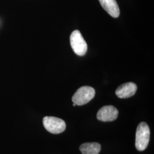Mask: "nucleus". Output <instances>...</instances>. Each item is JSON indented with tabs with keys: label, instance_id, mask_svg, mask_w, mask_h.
<instances>
[{
	"label": "nucleus",
	"instance_id": "obj_4",
	"mask_svg": "<svg viewBox=\"0 0 154 154\" xmlns=\"http://www.w3.org/2000/svg\"><path fill=\"white\" fill-rule=\"evenodd\" d=\"M45 129L53 134H59L66 130V123L62 119L54 116H45L43 119Z\"/></svg>",
	"mask_w": 154,
	"mask_h": 154
},
{
	"label": "nucleus",
	"instance_id": "obj_8",
	"mask_svg": "<svg viewBox=\"0 0 154 154\" xmlns=\"http://www.w3.org/2000/svg\"><path fill=\"white\" fill-rule=\"evenodd\" d=\"M79 149L82 154H99L101 146L97 142L83 143L80 146Z\"/></svg>",
	"mask_w": 154,
	"mask_h": 154
},
{
	"label": "nucleus",
	"instance_id": "obj_7",
	"mask_svg": "<svg viewBox=\"0 0 154 154\" xmlns=\"http://www.w3.org/2000/svg\"><path fill=\"white\" fill-rule=\"evenodd\" d=\"M102 8L110 16L114 18L118 17L120 10L116 0H99Z\"/></svg>",
	"mask_w": 154,
	"mask_h": 154
},
{
	"label": "nucleus",
	"instance_id": "obj_5",
	"mask_svg": "<svg viewBox=\"0 0 154 154\" xmlns=\"http://www.w3.org/2000/svg\"><path fill=\"white\" fill-rule=\"evenodd\" d=\"M118 110L113 106H105L99 109L97 118L102 122H112L115 121L118 116Z\"/></svg>",
	"mask_w": 154,
	"mask_h": 154
},
{
	"label": "nucleus",
	"instance_id": "obj_1",
	"mask_svg": "<svg viewBox=\"0 0 154 154\" xmlns=\"http://www.w3.org/2000/svg\"><path fill=\"white\" fill-rule=\"evenodd\" d=\"M150 137V130L148 125L142 122L137 127L135 138V147L142 151L147 147Z\"/></svg>",
	"mask_w": 154,
	"mask_h": 154
},
{
	"label": "nucleus",
	"instance_id": "obj_6",
	"mask_svg": "<svg viewBox=\"0 0 154 154\" xmlns=\"http://www.w3.org/2000/svg\"><path fill=\"white\" fill-rule=\"evenodd\" d=\"M137 90V86L133 82L123 83L116 90V94L119 98H128L135 95Z\"/></svg>",
	"mask_w": 154,
	"mask_h": 154
},
{
	"label": "nucleus",
	"instance_id": "obj_3",
	"mask_svg": "<svg viewBox=\"0 0 154 154\" xmlns=\"http://www.w3.org/2000/svg\"><path fill=\"white\" fill-rule=\"evenodd\" d=\"M70 45L74 52L79 56L85 55L88 50V45L81 32L76 30L72 32L70 37Z\"/></svg>",
	"mask_w": 154,
	"mask_h": 154
},
{
	"label": "nucleus",
	"instance_id": "obj_2",
	"mask_svg": "<svg viewBox=\"0 0 154 154\" xmlns=\"http://www.w3.org/2000/svg\"><path fill=\"white\" fill-rule=\"evenodd\" d=\"M95 94L94 88L90 86H82L77 90L72 97V101L78 106L88 103L93 99Z\"/></svg>",
	"mask_w": 154,
	"mask_h": 154
},
{
	"label": "nucleus",
	"instance_id": "obj_9",
	"mask_svg": "<svg viewBox=\"0 0 154 154\" xmlns=\"http://www.w3.org/2000/svg\"><path fill=\"white\" fill-rule=\"evenodd\" d=\"M73 106H76L77 105H76V104L75 103H73Z\"/></svg>",
	"mask_w": 154,
	"mask_h": 154
}]
</instances>
